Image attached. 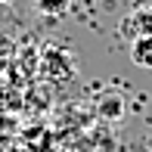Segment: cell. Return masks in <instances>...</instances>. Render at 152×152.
Segmentation results:
<instances>
[{"instance_id": "1", "label": "cell", "mask_w": 152, "mask_h": 152, "mask_svg": "<svg viewBox=\"0 0 152 152\" xmlns=\"http://www.w3.org/2000/svg\"><path fill=\"white\" fill-rule=\"evenodd\" d=\"M118 31H121V37L127 40V44H134V40H140V37H152V10H146V6L130 10L118 22Z\"/></svg>"}, {"instance_id": "2", "label": "cell", "mask_w": 152, "mask_h": 152, "mask_svg": "<svg viewBox=\"0 0 152 152\" xmlns=\"http://www.w3.org/2000/svg\"><path fill=\"white\" fill-rule=\"evenodd\" d=\"M130 59L140 68H152V37H140L130 44Z\"/></svg>"}, {"instance_id": "3", "label": "cell", "mask_w": 152, "mask_h": 152, "mask_svg": "<svg viewBox=\"0 0 152 152\" xmlns=\"http://www.w3.org/2000/svg\"><path fill=\"white\" fill-rule=\"evenodd\" d=\"M68 6H72V0H37V10L44 16H65Z\"/></svg>"}]
</instances>
